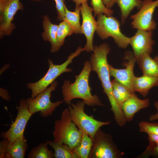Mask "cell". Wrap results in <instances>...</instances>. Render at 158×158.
Here are the masks:
<instances>
[{"label":"cell","instance_id":"obj_1","mask_svg":"<svg viewBox=\"0 0 158 158\" xmlns=\"http://www.w3.org/2000/svg\"><path fill=\"white\" fill-rule=\"evenodd\" d=\"M92 70L90 61H86L80 73L75 76V80L73 83L66 80L62 86V93L63 101L69 105L71 101L76 98L82 99L87 105L90 107L103 106L98 96L93 95L89 85V75Z\"/></svg>","mask_w":158,"mask_h":158},{"label":"cell","instance_id":"obj_2","mask_svg":"<svg viewBox=\"0 0 158 158\" xmlns=\"http://www.w3.org/2000/svg\"><path fill=\"white\" fill-rule=\"evenodd\" d=\"M94 48L93 53L90 59L92 70L96 73L101 82L103 92L108 98L111 109L116 110L119 108V105L113 95L109 64L107 61V55L109 53L110 48L106 43H102L99 46H95Z\"/></svg>","mask_w":158,"mask_h":158},{"label":"cell","instance_id":"obj_3","mask_svg":"<svg viewBox=\"0 0 158 158\" xmlns=\"http://www.w3.org/2000/svg\"><path fill=\"white\" fill-rule=\"evenodd\" d=\"M54 124V142L67 144L72 149L80 144L83 132L72 121L68 108L63 111L60 119L56 120Z\"/></svg>","mask_w":158,"mask_h":158},{"label":"cell","instance_id":"obj_4","mask_svg":"<svg viewBox=\"0 0 158 158\" xmlns=\"http://www.w3.org/2000/svg\"><path fill=\"white\" fill-rule=\"evenodd\" d=\"M85 50L84 48L78 47L74 52L71 53L68 56L65 61L59 65L54 64L51 60L48 59L49 69L44 76L35 82L27 84L28 88L30 89L32 92L31 97L35 98L43 91L62 74L72 72V69L71 68H68V66L72 62L75 58Z\"/></svg>","mask_w":158,"mask_h":158},{"label":"cell","instance_id":"obj_5","mask_svg":"<svg viewBox=\"0 0 158 158\" xmlns=\"http://www.w3.org/2000/svg\"><path fill=\"white\" fill-rule=\"evenodd\" d=\"M96 31L102 40L112 37L120 48L125 49L129 44L130 38L123 35L120 30V23L115 18L100 14L97 15Z\"/></svg>","mask_w":158,"mask_h":158},{"label":"cell","instance_id":"obj_6","mask_svg":"<svg viewBox=\"0 0 158 158\" xmlns=\"http://www.w3.org/2000/svg\"><path fill=\"white\" fill-rule=\"evenodd\" d=\"M85 105L83 101H79L75 104L71 103L68 109L73 122L93 140L98 130L103 126L110 124L111 122L99 121L94 119L92 116L88 115L84 111Z\"/></svg>","mask_w":158,"mask_h":158},{"label":"cell","instance_id":"obj_7","mask_svg":"<svg viewBox=\"0 0 158 158\" xmlns=\"http://www.w3.org/2000/svg\"><path fill=\"white\" fill-rule=\"evenodd\" d=\"M58 85L57 81H55L35 98L31 97L26 99V104L32 115L39 112L40 115L43 118L50 116L56 108L64 102L63 100L53 102L51 101V93L55 90Z\"/></svg>","mask_w":158,"mask_h":158},{"label":"cell","instance_id":"obj_8","mask_svg":"<svg viewBox=\"0 0 158 158\" xmlns=\"http://www.w3.org/2000/svg\"><path fill=\"white\" fill-rule=\"evenodd\" d=\"M124 155L113 142L112 136L99 129L92 140L88 158H120Z\"/></svg>","mask_w":158,"mask_h":158},{"label":"cell","instance_id":"obj_9","mask_svg":"<svg viewBox=\"0 0 158 158\" xmlns=\"http://www.w3.org/2000/svg\"><path fill=\"white\" fill-rule=\"evenodd\" d=\"M17 109V114L14 121L7 130L2 132L0 135L3 139L6 140L11 143L24 136L26 125L32 115L25 99H22L20 100Z\"/></svg>","mask_w":158,"mask_h":158},{"label":"cell","instance_id":"obj_10","mask_svg":"<svg viewBox=\"0 0 158 158\" xmlns=\"http://www.w3.org/2000/svg\"><path fill=\"white\" fill-rule=\"evenodd\" d=\"M158 7V0H144L141 7L136 14L132 15V27L138 30L153 31L156 29V24L153 20L155 9Z\"/></svg>","mask_w":158,"mask_h":158},{"label":"cell","instance_id":"obj_11","mask_svg":"<svg viewBox=\"0 0 158 158\" xmlns=\"http://www.w3.org/2000/svg\"><path fill=\"white\" fill-rule=\"evenodd\" d=\"M125 58L127 61L124 64L126 66L124 68H115L109 64L110 75L125 86L131 93H134L133 89V82L135 76L133 68L136 59L134 54L130 51H128L125 53Z\"/></svg>","mask_w":158,"mask_h":158},{"label":"cell","instance_id":"obj_12","mask_svg":"<svg viewBox=\"0 0 158 158\" xmlns=\"http://www.w3.org/2000/svg\"><path fill=\"white\" fill-rule=\"evenodd\" d=\"M24 6L20 0H11L0 10V37L10 35L16 28L13 23L14 17L19 10L22 11Z\"/></svg>","mask_w":158,"mask_h":158},{"label":"cell","instance_id":"obj_13","mask_svg":"<svg viewBox=\"0 0 158 158\" xmlns=\"http://www.w3.org/2000/svg\"><path fill=\"white\" fill-rule=\"evenodd\" d=\"M93 10L87 2L81 4V14L82 17V23L81 25V33L83 34L86 39V43L84 48L87 52L93 51V38L96 30L97 22L95 19L92 13Z\"/></svg>","mask_w":158,"mask_h":158},{"label":"cell","instance_id":"obj_14","mask_svg":"<svg viewBox=\"0 0 158 158\" xmlns=\"http://www.w3.org/2000/svg\"><path fill=\"white\" fill-rule=\"evenodd\" d=\"M152 31L138 30L135 35L130 38L129 44L133 50L136 59L145 54H150L154 44L152 39Z\"/></svg>","mask_w":158,"mask_h":158},{"label":"cell","instance_id":"obj_15","mask_svg":"<svg viewBox=\"0 0 158 158\" xmlns=\"http://www.w3.org/2000/svg\"><path fill=\"white\" fill-rule=\"evenodd\" d=\"M28 147L24 136L11 143L3 139L0 142V158H24Z\"/></svg>","mask_w":158,"mask_h":158},{"label":"cell","instance_id":"obj_16","mask_svg":"<svg viewBox=\"0 0 158 158\" xmlns=\"http://www.w3.org/2000/svg\"><path fill=\"white\" fill-rule=\"evenodd\" d=\"M150 104L148 99H140L133 93L122 104L121 108L127 122H130L133 120L135 113L142 109L148 107Z\"/></svg>","mask_w":158,"mask_h":158},{"label":"cell","instance_id":"obj_17","mask_svg":"<svg viewBox=\"0 0 158 158\" xmlns=\"http://www.w3.org/2000/svg\"><path fill=\"white\" fill-rule=\"evenodd\" d=\"M44 32L41 35L43 40L48 41L51 44L50 51L54 53L59 49L56 40V36L58 25L52 23L48 16L45 15L43 17L42 22Z\"/></svg>","mask_w":158,"mask_h":158},{"label":"cell","instance_id":"obj_18","mask_svg":"<svg viewBox=\"0 0 158 158\" xmlns=\"http://www.w3.org/2000/svg\"><path fill=\"white\" fill-rule=\"evenodd\" d=\"M158 86V78L143 75L138 77L135 76L133 82V89L135 92H138L142 96L145 97L153 87Z\"/></svg>","mask_w":158,"mask_h":158},{"label":"cell","instance_id":"obj_19","mask_svg":"<svg viewBox=\"0 0 158 158\" xmlns=\"http://www.w3.org/2000/svg\"><path fill=\"white\" fill-rule=\"evenodd\" d=\"M136 61L143 75L158 78V62L152 59L149 54H145Z\"/></svg>","mask_w":158,"mask_h":158},{"label":"cell","instance_id":"obj_20","mask_svg":"<svg viewBox=\"0 0 158 158\" xmlns=\"http://www.w3.org/2000/svg\"><path fill=\"white\" fill-rule=\"evenodd\" d=\"M46 142L48 145L54 150L55 158H79L73 149L67 144L59 143L50 140H47Z\"/></svg>","mask_w":158,"mask_h":158},{"label":"cell","instance_id":"obj_21","mask_svg":"<svg viewBox=\"0 0 158 158\" xmlns=\"http://www.w3.org/2000/svg\"><path fill=\"white\" fill-rule=\"evenodd\" d=\"M143 1L140 0H117L116 3L120 9L121 22L124 23L132 10L135 7L140 9L141 7Z\"/></svg>","mask_w":158,"mask_h":158},{"label":"cell","instance_id":"obj_22","mask_svg":"<svg viewBox=\"0 0 158 158\" xmlns=\"http://www.w3.org/2000/svg\"><path fill=\"white\" fill-rule=\"evenodd\" d=\"M81 6H76L75 11H69L65 6V13L63 20L66 21L74 30L75 34H81V25L80 23Z\"/></svg>","mask_w":158,"mask_h":158},{"label":"cell","instance_id":"obj_23","mask_svg":"<svg viewBox=\"0 0 158 158\" xmlns=\"http://www.w3.org/2000/svg\"><path fill=\"white\" fill-rule=\"evenodd\" d=\"M83 132L80 144L73 149L79 158H88L92 144V140L87 133Z\"/></svg>","mask_w":158,"mask_h":158},{"label":"cell","instance_id":"obj_24","mask_svg":"<svg viewBox=\"0 0 158 158\" xmlns=\"http://www.w3.org/2000/svg\"><path fill=\"white\" fill-rule=\"evenodd\" d=\"M46 142L42 143L33 148L28 155V158H53L54 152L48 147Z\"/></svg>","mask_w":158,"mask_h":158},{"label":"cell","instance_id":"obj_25","mask_svg":"<svg viewBox=\"0 0 158 158\" xmlns=\"http://www.w3.org/2000/svg\"><path fill=\"white\" fill-rule=\"evenodd\" d=\"M74 33L73 29L65 20H63L59 23L56 36L57 42L59 49L63 45L66 37Z\"/></svg>","mask_w":158,"mask_h":158},{"label":"cell","instance_id":"obj_26","mask_svg":"<svg viewBox=\"0 0 158 158\" xmlns=\"http://www.w3.org/2000/svg\"><path fill=\"white\" fill-rule=\"evenodd\" d=\"M90 4L92 7L94 12V16L100 14H104L108 16H111L114 11L106 7L102 0H91Z\"/></svg>","mask_w":158,"mask_h":158},{"label":"cell","instance_id":"obj_27","mask_svg":"<svg viewBox=\"0 0 158 158\" xmlns=\"http://www.w3.org/2000/svg\"><path fill=\"white\" fill-rule=\"evenodd\" d=\"M139 126L141 132L146 133L147 134L158 135V123L142 121L139 123Z\"/></svg>","mask_w":158,"mask_h":158},{"label":"cell","instance_id":"obj_28","mask_svg":"<svg viewBox=\"0 0 158 158\" xmlns=\"http://www.w3.org/2000/svg\"><path fill=\"white\" fill-rule=\"evenodd\" d=\"M111 82L112 87L115 88L126 100L133 93H131L125 86L115 79L113 80Z\"/></svg>","mask_w":158,"mask_h":158},{"label":"cell","instance_id":"obj_29","mask_svg":"<svg viewBox=\"0 0 158 158\" xmlns=\"http://www.w3.org/2000/svg\"><path fill=\"white\" fill-rule=\"evenodd\" d=\"M65 0H54L56 5L55 7L57 14V19L62 21L65 16Z\"/></svg>","mask_w":158,"mask_h":158},{"label":"cell","instance_id":"obj_30","mask_svg":"<svg viewBox=\"0 0 158 158\" xmlns=\"http://www.w3.org/2000/svg\"><path fill=\"white\" fill-rule=\"evenodd\" d=\"M113 93L114 98L117 104L121 107L122 104L126 100L125 98L119 93L118 90L113 87Z\"/></svg>","mask_w":158,"mask_h":158},{"label":"cell","instance_id":"obj_31","mask_svg":"<svg viewBox=\"0 0 158 158\" xmlns=\"http://www.w3.org/2000/svg\"><path fill=\"white\" fill-rule=\"evenodd\" d=\"M0 96L4 100L7 101L10 100L11 97L9 95L8 91L2 88H0Z\"/></svg>","mask_w":158,"mask_h":158},{"label":"cell","instance_id":"obj_32","mask_svg":"<svg viewBox=\"0 0 158 158\" xmlns=\"http://www.w3.org/2000/svg\"><path fill=\"white\" fill-rule=\"evenodd\" d=\"M117 0H102L103 3L108 8L110 9L116 3Z\"/></svg>","mask_w":158,"mask_h":158},{"label":"cell","instance_id":"obj_33","mask_svg":"<svg viewBox=\"0 0 158 158\" xmlns=\"http://www.w3.org/2000/svg\"><path fill=\"white\" fill-rule=\"evenodd\" d=\"M154 105L157 109V112L155 114L152 115L150 116L149 119L151 121L158 120V102H155Z\"/></svg>","mask_w":158,"mask_h":158},{"label":"cell","instance_id":"obj_34","mask_svg":"<svg viewBox=\"0 0 158 158\" xmlns=\"http://www.w3.org/2000/svg\"><path fill=\"white\" fill-rule=\"evenodd\" d=\"M11 0H0V10H1Z\"/></svg>","mask_w":158,"mask_h":158},{"label":"cell","instance_id":"obj_35","mask_svg":"<svg viewBox=\"0 0 158 158\" xmlns=\"http://www.w3.org/2000/svg\"><path fill=\"white\" fill-rule=\"evenodd\" d=\"M88 0H73V2L75 3L76 6L80 5V4L85 2H87Z\"/></svg>","mask_w":158,"mask_h":158},{"label":"cell","instance_id":"obj_36","mask_svg":"<svg viewBox=\"0 0 158 158\" xmlns=\"http://www.w3.org/2000/svg\"><path fill=\"white\" fill-rule=\"evenodd\" d=\"M154 59L155 61L158 62V56H156Z\"/></svg>","mask_w":158,"mask_h":158},{"label":"cell","instance_id":"obj_37","mask_svg":"<svg viewBox=\"0 0 158 158\" xmlns=\"http://www.w3.org/2000/svg\"><path fill=\"white\" fill-rule=\"evenodd\" d=\"M32 1H42V0H30Z\"/></svg>","mask_w":158,"mask_h":158}]
</instances>
